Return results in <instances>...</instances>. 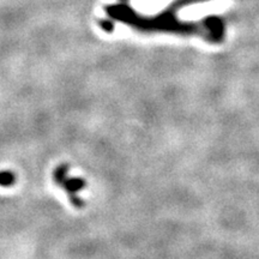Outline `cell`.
Here are the masks:
<instances>
[{
  "instance_id": "6da1fadb",
  "label": "cell",
  "mask_w": 259,
  "mask_h": 259,
  "mask_svg": "<svg viewBox=\"0 0 259 259\" xmlns=\"http://www.w3.org/2000/svg\"><path fill=\"white\" fill-rule=\"evenodd\" d=\"M59 186H61L65 191H66V193L69 194L70 197L71 203H72L74 206H78L79 208V206L83 205L82 199H79L78 197H77V192L85 186V183H84L82 179H78V178H69V176H67L63 181H61Z\"/></svg>"
},
{
  "instance_id": "7a4b0ae2",
  "label": "cell",
  "mask_w": 259,
  "mask_h": 259,
  "mask_svg": "<svg viewBox=\"0 0 259 259\" xmlns=\"http://www.w3.org/2000/svg\"><path fill=\"white\" fill-rule=\"evenodd\" d=\"M16 174L11 170H2L0 171V186L10 187L14 186L16 183Z\"/></svg>"
}]
</instances>
